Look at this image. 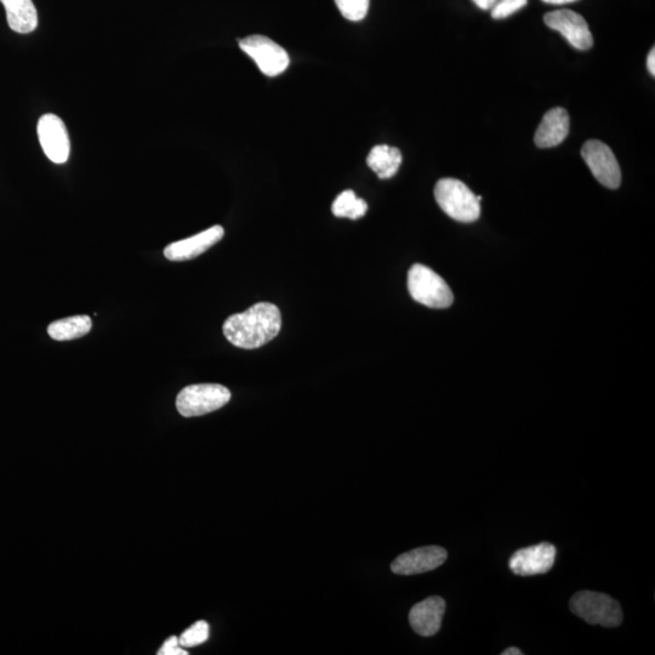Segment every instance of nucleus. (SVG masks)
Listing matches in <instances>:
<instances>
[{
  "label": "nucleus",
  "mask_w": 655,
  "mask_h": 655,
  "mask_svg": "<svg viewBox=\"0 0 655 655\" xmlns=\"http://www.w3.org/2000/svg\"><path fill=\"white\" fill-rule=\"evenodd\" d=\"M282 315L276 305L259 303L246 312L230 316L222 327L233 346L255 350L269 344L281 332Z\"/></svg>",
  "instance_id": "f257e3e1"
},
{
  "label": "nucleus",
  "mask_w": 655,
  "mask_h": 655,
  "mask_svg": "<svg viewBox=\"0 0 655 655\" xmlns=\"http://www.w3.org/2000/svg\"><path fill=\"white\" fill-rule=\"evenodd\" d=\"M438 205L448 216L459 222H475L481 215V202L464 182L457 179H441L435 187Z\"/></svg>",
  "instance_id": "f03ea898"
},
{
  "label": "nucleus",
  "mask_w": 655,
  "mask_h": 655,
  "mask_svg": "<svg viewBox=\"0 0 655 655\" xmlns=\"http://www.w3.org/2000/svg\"><path fill=\"white\" fill-rule=\"evenodd\" d=\"M410 296L421 305L431 309H448L454 295L441 276L424 265H413L408 272Z\"/></svg>",
  "instance_id": "7ed1b4c3"
},
{
  "label": "nucleus",
  "mask_w": 655,
  "mask_h": 655,
  "mask_svg": "<svg viewBox=\"0 0 655 655\" xmlns=\"http://www.w3.org/2000/svg\"><path fill=\"white\" fill-rule=\"evenodd\" d=\"M571 611L591 625L617 628L623 623V612L618 601L595 591H579L572 597Z\"/></svg>",
  "instance_id": "20e7f679"
},
{
  "label": "nucleus",
  "mask_w": 655,
  "mask_h": 655,
  "mask_svg": "<svg viewBox=\"0 0 655 655\" xmlns=\"http://www.w3.org/2000/svg\"><path fill=\"white\" fill-rule=\"evenodd\" d=\"M231 392L219 384H198L186 386L176 398V408L185 418L202 417L226 406Z\"/></svg>",
  "instance_id": "39448f33"
},
{
  "label": "nucleus",
  "mask_w": 655,
  "mask_h": 655,
  "mask_svg": "<svg viewBox=\"0 0 655 655\" xmlns=\"http://www.w3.org/2000/svg\"><path fill=\"white\" fill-rule=\"evenodd\" d=\"M239 48L255 61L259 70L269 77H276L287 70L289 55L281 45L260 34L239 41Z\"/></svg>",
  "instance_id": "423d86ee"
},
{
  "label": "nucleus",
  "mask_w": 655,
  "mask_h": 655,
  "mask_svg": "<svg viewBox=\"0 0 655 655\" xmlns=\"http://www.w3.org/2000/svg\"><path fill=\"white\" fill-rule=\"evenodd\" d=\"M582 157L601 185L618 189L622 184V170L613 151L602 141L589 140L582 148Z\"/></svg>",
  "instance_id": "0eeeda50"
},
{
  "label": "nucleus",
  "mask_w": 655,
  "mask_h": 655,
  "mask_svg": "<svg viewBox=\"0 0 655 655\" xmlns=\"http://www.w3.org/2000/svg\"><path fill=\"white\" fill-rule=\"evenodd\" d=\"M37 131L39 142L50 161L56 164L66 163L70 157L71 142L62 119L48 113L39 119Z\"/></svg>",
  "instance_id": "6e6552de"
},
{
  "label": "nucleus",
  "mask_w": 655,
  "mask_h": 655,
  "mask_svg": "<svg viewBox=\"0 0 655 655\" xmlns=\"http://www.w3.org/2000/svg\"><path fill=\"white\" fill-rule=\"evenodd\" d=\"M544 21L552 30L560 32L575 49L589 50L594 45L588 22L575 11H552L544 16Z\"/></svg>",
  "instance_id": "1a4fd4ad"
},
{
  "label": "nucleus",
  "mask_w": 655,
  "mask_h": 655,
  "mask_svg": "<svg viewBox=\"0 0 655 655\" xmlns=\"http://www.w3.org/2000/svg\"><path fill=\"white\" fill-rule=\"evenodd\" d=\"M556 560V548L550 543H540L515 552L509 567L512 572L523 577L545 574L551 571Z\"/></svg>",
  "instance_id": "9d476101"
},
{
  "label": "nucleus",
  "mask_w": 655,
  "mask_h": 655,
  "mask_svg": "<svg viewBox=\"0 0 655 655\" xmlns=\"http://www.w3.org/2000/svg\"><path fill=\"white\" fill-rule=\"evenodd\" d=\"M447 551L441 546H425L404 552L392 562L391 571L400 575H414L435 571L446 562Z\"/></svg>",
  "instance_id": "9b49d317"
},
{
  "label": "nucleus",
  "mask_w": 655,
  "mask_h": 655,
  "mask_svg": "<svg viewBox=\"0 0 655 655\" xmlns=\"http://www.w3.org/2000/svg\"><path fill=\"white\" fill-rule=\"evenodd\" d=\"M224 227L215 225L210 229L198 233L196 236L182 239V241L169 244L164 249V256L170 261H186L197 258L215 246L224 237Z\"/></svg>",
  "instance_id": "f8f14e48"
},
{
  "label": "nucleus",
  "mask_w": 655,
  "mask_h": 655,
  "mask_svg": "<svg viewBox=\"0 0 655 655\" xmlns=\"http://www.w3.org/2000/svg\"><path fill=\"white\" fill-rule=\"evenodd\" d=\"M444 612L446 602L440 596H432L412 608L409 623L418 635L434 636L441 629Z\"/></svg>",
  "instance_id": "ddd939ff"
},
{
  "label": "nucleus",
  "mask_w": 655,
  "mask_h": 655,
  "mask_svg": "<svg viewBox=\"0 0 655 655\" xmlns=\"http://www.w3.org/2000/svg\"><path fill=\"white\" fill-rule=\"evenodd\" d=\"M568 112L565 108H552L541 121L537 133H535V145L540 148H551L562 144L569 134Z\"/></svg>",
  "instance_id": "4468645a"
},
{
  "label": "nucleus",
  "mask_w": 655,
  "mask_h": 655,
  "mask_svg": "<svg viewBox=\"0 0 655 655\" xmlns=\"http://www.w3.org/2000/svg\"><path fill=\"white\" fill-rule=\"evenodd\" d=\"M7 11L8 25L16 33L28 34L38 26L37 9L32 0H0Z\"/></svg>",
  "instance_id": "2eb2a0df"
},
{
  "label": "nucleus",
  "mask_w": 655,
  "mask_h": 655,
  "mask_svg": "<svg viewBox=\"0 0 655 655\" xmlns=\"http://www.w3.org/2000/svg\"><path fill=\"white\" fill-rule=\"evenodd\" d=\"M367 164L380 179H391L401 167L402 153L389 145L375 146L369 153Z\"/></svg>",
  "instance_id": "dca6fc26"
},
{
  "label": "nucleus",
  "mask_w": 655,
  "mask_h": 655,
  "mask_svg": "<svg viewBox=\"0 0 655 655\" xmlns=\"http://www.w3.org/2000/svg\"><path fill=\"white\" fill-rule=\"evenodd\" d=\"M93 322L89 316H73L51 323L48 334L56 341H68L83 338L89 334Z\"/></svg>",
  "instance_id": "f3484780"
},
{
  "label": "nucleus",
  "mask_w": 655,
  "mask_h": 655,
  "mask_svg": "<svg viewBox=\"0 0 655 655\" xmlns=\"http://www.w3.org/2000/svg\"><path fill=\"white\" fill-rule=\"evenodd\" d=\"M368 204L364 199L358 198L351 190L344 191L336 197L332 212L336 218H347L351 220L361 219L367 214Z\"/></svg>",
  "instance_id": "a211bd4d"
},
{
  "label": "nucleus",
  "mask_w": 655,
  "mask_h": 655,
  "mask_svg": "<svg viewBox=\"0 0 655 655\" xmlns=\"http://www.w3.org/2000/svg\"><path fill=\"white\" fill-rule=\"evenodd\" d=\"M335 4L345 19L357 22L367 16L370 0H335Z\"/></svg>",
  "instance_id": "6ab92c4d"
},
{
  "label": "nucleus",
  "mask_w": 655,
  "mask_h": 655,
  "mask_svg": "<svg viewBox=\"0 0 655 655\" xmlns=\"http://www.w3.org/2000/svg\"><path fill=\"white\" fill-rule=\"evenodd\" d=\"M209 630V624L204 622V620H199V622L192 625L190 629H187L184 634L180 636V646L184 648H193L202 645V643L207 642L209 639Z\"/></svg>",
  "instance_id": "aec40b11"
},
{
  "label": "nucleus",
  "mask_w": 655,
  "mask_h": 655,
  "mask_svg": "<svg viewBox=\"0 0 655 655\" xmlns=\"http://www.w3.org/2000/svg\"><path fill=\"white\" fill-rule=\"evenodd\" d=\"M528 0H498L492 8V16L495 20L506 19L517 13L518 10L526 7Z\"/></svg>",
  "instance_id": "412c9836"
},
{
  "label": "nucleus",
  "mask_w": 655,
  "mask_h": 655,
  "mask_svg": "<svg viewBox=\"0 0 655 655\" xmlns=\"http://www.w3.org/2000/svg\"><path fill=\"white\" fill-rule=\"evenodd\" d=\"M158 655H187L189 652L185 651L184 647L180 646L179 637H169L164 645L159 649Z\"/></svg>",
  "instance_id": "4be33fe9"
},
{
  "label": "nucleus",
  "mask_w": 655,
  "mask_h": 655,
  "mask_svg": "<svg viewBox=\"0 0 655 655\" xmlns=\"http://www.w3.org/2000/svg\"><path fill=\"white\" fill-rule=\"evenodd\" d=\"M482 10H492L498 0H472Z\"/></svg>",
  "instance_id": "5701e85b"
},
{
  "label": "nucleus",
  "mask_w": 655,
  "mask_h": 655,
  "mask_svg": "<svg viewBox=\"0 0 655 655\" xmlns=\"http://www.w3.org/2000/svg\"><path fill=\"white\" fill-rule=\"evenodd\" d=\"M647 67H648L649 73H651L652 76L654 77L655 76V50H654V48L651 50V53H649V55H648Z\"/></svg>",
  "instance_id": "b1692460"
},
{
  "label": "nucleus",
  "mask_w": 655,
  "mask_h": 655,
  "mask_svg": "<svg viewBox=\"0 0 655 655\" xmlns=\"http://www.w3.org/2000/svg\"><path fill=\"white\" fill-rule=\"evenodd\" d=\"M543 2L552 5H563V4L577 2V0H543Z\"/></svg>",
  "instance_id": "393cba45"
},
{
  "label": "nucleus",
  "mask_w": 655,
  "mask_h": 655,
  "mask_svg": "<svg viewBox=\"0 0 655 655\" xmlns=\"http://www.w3.org/2000/svg\"><path fill=\"white\" fill-rule=\"evenodd\" d=\"M501 654H503V655H522L523 652L520 651V649H518V648L510 647L508 649H505V651L503 653H501Z\"/></svg>",
  "instance_id": "a878e982"
}]
</instances>
